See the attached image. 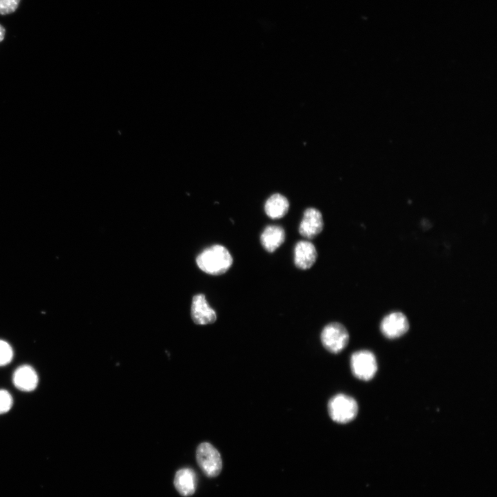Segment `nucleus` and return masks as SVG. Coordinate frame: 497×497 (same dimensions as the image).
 <instances>
[{"label":"nucleus","mask_w":497,"mask_h":497,"mask_svg":"<svg viewBox=\"0 0 497 497\" xmlns=\"http://www.w3.org/2000/svg\"><path fill=\"white\" fill-rule=\"evenodd\" d=\"M198 267L212 275L225 273L233 264V257L228 249L220 244L204 249L196 258Z\"/></svg>","instance_id":"1"},{"label":"nucleus","mask_w":497,"mask_h":497,"mask_svg":"<svg viewBox=\"0 0 497 497\" xmlns=\"http://www.w3.org/2000/svg\"><path fill=\"white\" fill-rule=\"evenodd\" d=\"M328 411L335 422L345 424L352 421L358 411V403L352 397L339 393L332 397L328 403Z\"/></svg>","instance_id":"2"},{"label":"nucleus","mask_w":497,"mask_h":497,"mask_svg":"<svg viewBox=\"0 0 497 497\" xmlns=\"http://www.w3.org/2000/svg\"><path fill=\"white\" fill-rule=\"evenodd\" d=\"M196 460L202 472L207 477L217 476L222 469L221 456L217 449L209 442H202L196 450Z\"/></svg>","instance_id":"3"},{"label":"nucleus","mask_w":497,"mask_h":497,"mask_svg":"<svg viewBox=\"0 0 497 497\" xmlns=\"http://www.w3.org/2000/svg\"><path fill=\"white\" fill-rule=\"evenodd\" d=\"M320 338L327 350L333 353H338L347 347L349 335L342 324L331 322L324 327Z\"/></svg>","instance_id":"4"},{"label":"nucleus","mask_w":497,"mask_h":497,"mask_svg":"<svg viewBox=\"0 0 497 497\" xmlns=\"http://www.w3.org/2000/svg\"><path fill=\"white\" fill-rule=\"evenodd\" d=\"M350 364L353 376L364 381L372 379L378 369L374 354L367 350L353 353L351 356Z\"/></svg>","instance_id":"5"},{"label":"nucleus","mask_w":497,"mask_h":497,"mask_svg":"<svg viewBox=\"0 0 497 497\" xmlns=\"http://www.w3.org/2000/svg\"><path fill=\"white\" fill-rule=\"evenodd\" d=\"M409 328V321L405 315L401 312H393L387 315L380 324L382 333L389 339L403 335Z\"/></svg>","instance_id":"6"},{"label":"nucleus","mask_w":497,"mask_h":497,"mask_svg":"<svg viewBox=\"0 0 497 497\" xmlns=\"http://www.w3.org/2000/svg\"><path fill=\"white\" fill-rule=\"evenodd\" d=\"M324 227L322 213L315 208H306L299 226L300 234L307 239H313L320 234Z\"/></svg>","instance_id":"7"},{"label":"nucleus","mask_w":497,"mask_h":497,"mask_svg":"<svg viewBox=\"0 0 497 497\" xmlns=\"http://www.w3.org/2000/svg\"><path fill=\"white\" fill-rule=\"evenodd\" d=\"M191 317L196 324L205 325L215 322L217 315L206 301L204 294L193 296L191 304Z\"/></svg>","instance_id":"8"},{"label":"nucleus","mask_w":497,"mask_h":497,"mask_svg":"<svg viewBox=\"0 0 497 497\" xmlns=\"http://www.w3.org/2000/svg\"><path fill=\"white\" fill-rule=\"evenodd\" d=\"M318 253L313 243L301 240L296 243L294 248V263L301 270L310 269L315 262Z\"/></svg>","instance_id":"9"},{"label":"nucleus","mask_w":497,"mask_h":497,"mask_svg":"<svg viewBox=\"0 0 497 497\" xmlns=\"http://www.w3.org/2000/svg\"><path fill=\"white\" fill-rule=\"evenodd\" d=\"M38 376L29 365H22L14 372L12 382L16 388L22 391H32L38 384Z\"/></svg>","instance_id":"10"},{"label":"nucleus","mask_w":497,"mask_h":497,"mask_svg":"<svg viewBox=\"0 0 497 497\" xmlns=\"http://www.w3.org/2000/svg\"><path fill=\"white\" fill-rule=\"evenodd\" d=\"M174 486L182 496H192L197 487V477L195 471L190 468L179 469L175 475Z\"/></svg>","instance_id":"11"},{"label":"nucleus","mask_w":497,"mask_h":497,"mask_svg":"<svg viewBox=\"0 0 497 497\" xmlns=\"http://www.w3.org/2000/svg\"><path fill=\"white\" fill-rule=\"evenodd\" d=\"M285 240L284 228L277 225L267 226L260 235V242L264 248L269 253L274 252Z\"/></svg>","instance_id":"12"},{"label":"nucleus","mask_w":497,"mask_h":497,"mask_svg":"<svg viewBox=\"0 0 497 497\" xmlns=\"http://www.w3.org/2000/svg\"><path fill=\"white\" fill-rule=\"evenodd\" d=\"M289 208L288 199L280 193L270 196L264 204L266 214L273 220L283 217L287 213Z\"/></svg>","instance_id":"13"},{"label":"nucleus","mask_w":497,"mask_h":497,"mask_svg":"<svg viewBox=\"0 0 497 497\" xmlns=\"http://www.w3.org/2000/svg\"><path fill=\"white\" fill-rule=\"evenodd\" d=\"M13 357L11 346L6 341L0 340V366L10 363Z\"/></svg>","instance_id":"14"},{"label":"nucleus","mask_w":497,"mask_h":497,"mask_svg":"<svg viewBox=\"0 0 497 497\" xmlns=\"http://www.w3.org/2000/svg\"><path fill=\"white\" fill-rule=\"evenodd\" d=\"M12 398L8 391L0 389V414L7 413L12 407Z\"/></svg>","instance_id":"15"},{"label":"nucleus","mask_w":497,"mask_h":497,"mask_svg":"<svg viewBox=\"0 0 497 497\" xmlns=\"http://www.w3.org/2000/svg\"><path fill=\"white\" fill-rule=\"evenodd\" d=\"M21 0H0V14H8L14 12Z\"/></svg>","instance_id":"16"},{"label":"nucleus","mask_w":497,"mask_h":497,"mask_svg":"<svg viewBox=\"0 0 497 497\" xmlns=\"http://www.w3.org/2000/svg\"><path fill=\"white\" fill-rule=\"evenodd\" d=\"M6 30L3 26L0 24V42L2 41L5 37Z\"/></svg>","instance_id":"17"}]
</instances>
